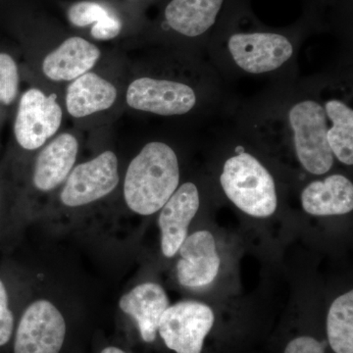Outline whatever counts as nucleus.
<instances>
[{"label":"nucleus","instance_id":"f257e3e1","mask_svg":"<svg viewBox=\"0 0 353 353\" xmlns=\"http://www.w3.org/2000/svg\"><path fill=\"white\" fill-rule=\"evenodd\" d=\"M180 183V167L173 148L161 141L143 146L128 167L124 180V199L136 214L158 212Z\"/></svg>","mask_w":353,"mask_h":353},{"label":"nucleus","instance_id":"f03ea898","mask_svg":"<svg viewBox=\"0 0 353 353\" xmlns=\"http://www.w3.org/2000/svg\"><path fill=\"white\" fill-rule=\"evenodd\" d=\"M220 183L228 199L245 214L267 218L277 210L275 181L250 153L241 152L230 157L223 166Z\"/></svg>","mask_w":353,"mask_h":353},{"label":"nucleus","instance_id":"7ed1b4c3","mask_svg":"<svg viewBox=\"0 0 353 353\" xmlns=\"http://www.w3.org/2000/svg\"><path fill=\"white\" fill-rule=\"evenodd\" d=\"M289 124L297 160L312 175L331 170L334 155L327 141L324 106L313 99L297 102L289 111Z\"/></svg>","mask_w":353,"mask_h":353},{"label":"nucleus","instance_id":"20e7f679","mask_svg":"<svg viewBox=\"0 0 353 353\" xmlns=\"http://www.w3.org/2000/svg\"><path fill=\"white\" fill-rule=\"evenodd\" d=\"M61 311L48 299H38L21 315L13 334L14 353H60L66 338Z\"/></svg>","mask_w":353,"mask_h":353},{"label":"nucleus","instance_id":"39448f33","mask_svg":"<svg viewBox=\"0 0 353 353\" xmlns=\"http://www.w3.org/2000/svg\"><path fill=\"white\" fill-rule=\"evenodd\" d=\"M214 322V312L208 304L181 301L165 310L158 332L165 345L176 353H201Z\"/></svg>","mask_w":353,"mask_h":353},{"label":"nucleus","instance_id":"423d86ee","mask_svg":"<svg viewBox=\"0 0 353 353\" xmlns=\"http://www.w3.org/2000/svg\"><path fill=\"white\" fill-rule=\"evenodd\" d=\"M118 165L115 153L108 150L72 169L60 194L62 204L83 208L108 196L119 183Z\"/></svg>","mask_w":353,"mask_h":353},{"label":"nucleus","instance_id":"0eeeda50","mask_svg":"<svg viewBox=\"0 0 353 353\" xmlns=\"http://www.w3.org/2000/svg\"><path fill=\"white\" fill-rule=\"evenodd\" d=\"M234 63L250 74L275 71L294 55V46L287 37L275 32H238L228 41Z\"/></svg>","mask_w":353,"mask_h":353},{"label":"nucleus","instance_id":"6e6552de","mask_svg":"<svg viewBox=\"0 0 353 353\" xmlns=\"http://www.w3.org/2000/svg\"><path fill=\"white\" fill-rule=\"evenodd\" d=\"M61 122L57 94L48 97L38 88H31L21 97L14 125L15 138L24 150H38L57 132Z\"/></svg>","mask_w":353,"mask_h":353},{"label":"nucleus","instance_id":"1a4fd4ad","mask_svg":"<svg viewBox=\"0 0 353 353\" xmlns=\"http://www.w3.org/2000/svg\"><path fill=\"white\" fill-rule=\"evenodd\" d=\"M128 105L160 116L185 115L196 108L197 97L187 83L170 80L139 78L127 90Z\"/></svg>","mask_w":353,"mask_h":353},{"label":"nucleus","instance_id":"9d476101","mask_svg":"<svg viewBox=\"0 0 353 353\" xmlns=\"http://www.w3.org/2000/svg\"><path fill=\"white\" fill-rule=\"evenodd\" d=\"M199 205V189L194 183L188 182L180 185L160 209L158 225L161 232V250L167 259L175 256L187 239Z\"/></svg>","mask_w":353,"mask_h":353},{"label":"nucleus","instance_id":"9b49d317","mask_svg":"<svg viewBox=\"0 0 353 353\" xmlns=\"http://www.w3.org/2000/svg\"><path fill=\"white\" fill-rule=\"evenodd\" d=\"M176 263V278L185 288L205 287L217 277L221 260L214 236L209 231H197L188 236L181 245Z\"/></svg>","mask_w":353,"mask_h":353},{"label":"nucleus","instance_id":"f8f14e48","mask_svg":"<svg viewBox=\"0 0 353 353\" xmlns=\"http://www.w3.org/2000/svg\"><path fill=\"white\" fill-rule=\"evenodd\" d=\"M170 306L163 288L157 283H143L121 296L119 307L137 322L145 343L157 340L160 319Z\"/></svg>","mask_w":353,"mask_h":353},{"label":"nucleus","instance_id":"ddd939ff","mask_svg":"<svg viewBox=\"0 0 353 353\" xmlns=\"http://www.w3.org/2000/svg\"><path fill=\"white\" fill-rule=\"evenodd\" d=\"M301 201L303 210L312 216L347 214L353 209L352 182L341 174L313 181L304 188Z\"/></svg>","mask_w":353,"mask_h":353},{"label":"nucleus","instance_id":"4468645a","mask_svg":"<svg viewBox=\"0 0 353 353\" xmlns=\"http://www.w3.org/2000/svg\"><path fill=\"white\" fill-rule=\"evenodd\" d=\"M79 143L71 134H62L39 153L34 164L32 183L39 192H48L66 181L75 164Z\"/></svg>","mask_w":353,"mask_h":353},{"label":"nucleus","instance_id":"2eb2a0df","mask_svg":"<svg viewBox=\"0 0 353 353\" xmlns=\"http://www.w3.org/2000/svg\"><path fill=\"white\" fill-rule=\"evenodd\" d=\"M101 57V51L85 39L73 37L44 58V75L55 82L72 81L88 73Z\"/></svg>","mask_w":353,"mask_h":353},{"label":"nucleus","instance_id":"dca6fc26","mask_svg":"<svg viewBox=\"0 0 353 353\" xmlns=\"http://www.w3.org/2000/svg\"><path fill=\"white\" fill-rule=\"evenodd\" d=\"M116 97L117 90L112 83L88 72L75 79L67 88V110L73 117H85L110 108Z\"/></svg>","mask_w":353,"mask_h":353},{"label":"nucleus","instance_id":"f3484780","mask_svg":"<svg viewBox=\"0 0 353 353\" xmlns=\"http://www.w3.org/2000/svg\"><path fill=\"white\" fill-rule=\"evenodd\" d=\"M224 0H172L165 9V19L174 31L196 38L215 24Z\"/></svg>","mask_w":353,"mask_h":353},{"label":"nucleus","instance_id":"a211bd4d","mask_svg":"<svg viewBox=\"0 0 353 353\" xmlns=\"http://www.w3.org/2000/svg\"><path fill=\"white\" fill-rule=\"evenodd\" d=\"M331 126L327 128V141L341 163L353 164V110L338 99H329L324 106Z\"/></svg>","mask_w":353,"mask_h":353},{"label":"nucleus","instance_id":"6ab92c4d","mask_svg":"<svg viewBox=\"0 0 353 353\" xmlns=\"http://www.w3.org/2000/svg\"><path fill=\"white\" fill-rule=\"evenodd\" d=\"M327 334L336 353H353V292L334 299L327 317Z\"/></svg>","mask_w":353,"mask_h":353},{"label":"nucleus","instance_id":"aec40b11","mask_svg":"<svg viewBox=\"0 0 353 353\" xmlns=\"http://www.w3.org/2000/svg\"><path fill=\"white\" fill-rule=\"evenodd\" d=\"M19 74L13 58L0 53V102L9 105L18 94Z\"/></svg>","mask_w":353,"mask_h":353},{"label":"nucleus","instance_id":"412c9836","mask_svg":"<svg viewBox=\"0 0 353 353\" xmlns=\"http://www.w3.org/2000/svg\"><path fill=\"white\" fill-rule=\"evenodd\" d=\"M15 331V315L11 303L8 282L0 275V347H6L12 340Z\"/></svg>","mask_w":353,"mask_h":353},{"label":"nucleus","instance_id":"4be33fe9","mask_svg":"<svg viewBox=\"0 0 353 353\" xmlns=\"http://www.w3.org/2000/svg\"><path fill=\"white\" fill-rule=\"evenodd\" d=\"M111 14L105 6L97 2L81 1L70 7L68 18L76 27H87L101 22Z\"/></svg>","mask_w":353,"mask_h":353},{"label":"nucleus","instance_id":"5701e85b","mask_svg":"<svg viewBox=\"0 0 353 353\" xmlns=\"http://www.w3.org/2000/svg\"><path fill=\"white\" fill-rule=\"evenodd\" d=\"M122 30V23L115 14H111L108 18L97 23L92 28L90 34L92 38L99 41H108L116 38Z\"/></svg>","mask_w":353,"mask_h":353},{"label":"nucleus","instance_id":"b1692460","mask_svg":"<svg viewBox=\"0 0 353 353\" xmlns=\"http://www.w3.org/2000/svg\"><path fill=\"white\" fill-rule=\"evenodd\" d=\"M285 353H325V345L312 336H299L288 343Z\"/></svg>","mask_w":353,"mask_h":353},{"label":"nucleus","instance_id":"393cba45","mask_svg":"<svg viewBox=\"0 0 353 353\" xmlns=\"http://www.w3.org/2000/svg\"><path fill=\"white\" fill-rule=\"evenodd\" d=\"M101 353H127L125 352V350H123L122 348L117 347H113V345H111V347H108L105 348H103V350H101Z\"/></svg>","mask_w":353,"mask_h":353}]
</instances>
